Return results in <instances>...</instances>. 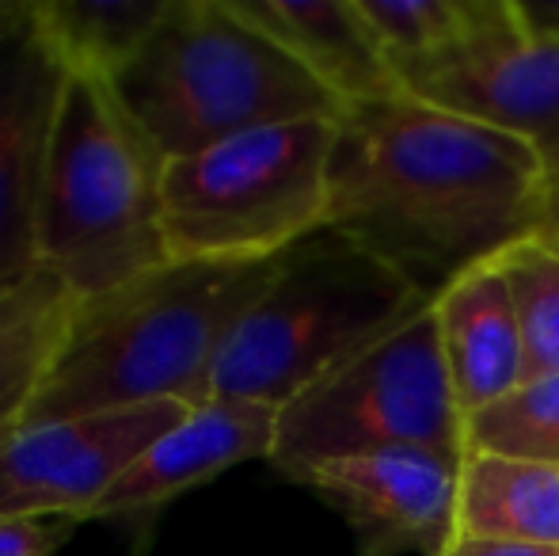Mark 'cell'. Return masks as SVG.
Returning <instances> with one entry per match:
<instances>
[{
	"label": "cell",
	"instance_id": "6da1fadb",
	"mask_svg": "<svg viewBox=\"0 0 559 556\" xmlns=\"http://www.w3.org/2000/svg\"><path fill=\"white\" fill-rule=\"evenodd\" d=\"M548 168L530 141L389 96L346 107L328 161V229L400 271L427 301L540 229Z\"/></svg>",
	"mask_w": 559,
	"mask_h": 556
},
{
	"label": "cell",
	"instance_id": "7a4b0ae2",
	"mask_svg": "<svg viewBox=\"0 0 559 556\" xmlns=\"http://www.w3.org/2000/svg\"><path fill=\"white\" fill-rule=\"evenodd\" d=\"M278 260H168L99 297L76 301L23 427L179 401H214V374L236 324L271 286Z\"/></svg>",
	"mask_w": 559,
	"mask_h": 556
},
{
	"label": "cell",
	"instance_id": "3957f363",
	"mask_svg": "<svg viewBox=\"0 0 559 556\" xmlns=\"http://www.w3.org/2000/svg\"><path fill=\"white\" fill-rule=\"evenodd\" d=\"M111 84L164 161L263 127L343 115L332 92L233 0H168Z\"/></svg>",
	"mask_w": 559,
	"mask_h": 556
},
{
	"label": "cell",
	"instance_id": "277c9868",
	"mask_svg": "<svg viewBox=\"0 0 559 556\" xmlns=\"http://www.w3.org/2000/svg\"><path fill=\"white\" fill-rule=\"evenodd\" d=\"M427 305L435 301L392 263L320 225L282 252L271 286L236 324L214 374V401L282 412Z\"/></svg>",
	"mask_w": 559,
	"mask_h": 556
},
{
	"label": "cell",
	"instance_id": "5b68a950",
	"mask_svg": "<svg viewBox=\"0 0 559 556\" xmlns=\"http://www.w3.org/2000/svg\"><path fill=\"white\" fill-rule=\"evenodd\" d=\"M164 153L107 76L69 69L38 210V263L76 301L168 263L160 225Z\"/></svg>",
	"mask_w": 559,
	"mask_h": 556
},
{
	"label": "cell",
	"instance_id": "8992f818",
	"mask_svg": "<svg viewBox=\"0 0 559 556\" xmlns=\"http://www.w3.org/2000/svg\"><path fill=\"white\" fill-rule=\"evenodd\" d=\"M338 119H305L228 138L164 164L168 260H274L328 217V161Z\"/></svg>",
	"mask_w": 559,
	"mask_h": 556
},
{
	"label": "cell",
	"instance_id": "52a82bcc",
	"mask_svg": "<svg viewBox=\"0 0 559 556\" xmlns=\"http://www.w3.org/2000/svg\"><path fill=\"white\" fill-rule=\"evenodd\" d=\"M400 446L464 458V412L449 386L435 305L289 401L271 465L297 481L324 461Z\"/></svg>",
	"mask_w": 559,
	"mask_h": 556
},
{
	"label": "cell",
	"instance_id": "ba28073f",
	"mask_svg": "<svg viewBox=\"0 0 559 556\" xmlns=\"http://www.w3.org/2000/svg\"><path fill=\"white\" fill-rule=\"evenodd\" d=\"M400 88L530 141L559 176V43L525 27L518 0H491L464 43L400 69Z\"/></svg>",
	"mask_w": 559,
	"mask_h": 556
},
{
	"label": "cell",
	"instance_id": "9c48e42d",
	"mask_svg": "<svg viewBox=\"0 0 559 556\" xmlns=\"http://www.w3.org/2000/svg\"><path fill=\"white\" fill-rule=\"evenodd\" d=\"M69 61L46 35L35 0L0 8V294L38 263V210Z\"/></svg>",
	"mask_w": 559,
	"mask_h": 556
},
{
	"label": "cell",
	"instance_id": "30bf717a",
	"mask_svg": "<svg viewBox=\"0 0 559 556\" xmlns=\"http://www.w3.org/2000/svg\"><path fill=\"white\" fill-rule=\"evenodd\" d=\"M191 412L153 401L20 427L0 446V519H92L118 476Z\"/></svg>",
	"mask_w": 559,
	"mask_h": 556
},
{
	"label": "cell",
	"instance_id": "8fae6325",
	"mask_svg": "<svg viewBox=\"0 0 559 556\" xmlns=\"http://www.w3.org/2000/svg\"><path fill=\"white\" fill-rule=\"evenodd\" d=\"M464 458L435 450H369L297 476L358 537V556H445L456 542Z\"/></svg>",
	"mask_w": 559,
	"mask_h": 556
},
{
	"label": "cell",
	"instance_id": "7c38bea8",
	"mask_svg": "<svg viewBox=\"0 0 559 556\" xmlns=\"http://www.w3.org/2000/svg\"><path fill=\"white\" fill-rule=\"evenodd\" d=\"M278 409L243 401H210L179 427L160 435L96 504L92 519H133L160 511L183 492L222 476L225 469L274 453Z\"/></svg>",
	"mask_w": 559,
	"mask_h": 556
},
{
	"label": "cell",
	"instance_id": "4fadbf2b",
	"mask_svg": "<svg viewBox=\"0 0 559 556\" xmlns=\"http://www.w3.org/2000/svg\"><path fill=\"white\" fill-rule=\"evenodd\" d=\"M449 386L464 419L502 401L525 381L522 324L499 260L468 271L435 297Z\"/></svg>",
	"mask_w": 559,
	"mask_h": 556
},
{
	"label": "cell",
	"instance_id": "5bb4252c",
	"mask_svg": "<svg viewBox=\"0 0 559 556\" xmlns=\"http://www.w3.org/2000/svg\"><path fill=\"white\" fill-rule=\"evenodd\" d=\"M346 107L400 96V76L358 0H233Z\"/></svg>",
	"mask_w": 559,
	"mask_h": 556
},
{
	"label": "cell",
	"instance_id": "9a60e30c",
	"mask_svg": "<svg viewBox=\"0 0 559 556\" xmlns=\"http://www.w3.org/2000/svg\"><path fill=\"white\" fill-rule=\"evenodd\" d=\"M456 537L559 549V469L499 453H464Z\"/></svg>",
	"mask_w": 559,
	"mask_h": 556
},
{
	"label": "cell",
	"instance_id": "2e32d148",
	"mask_svg": "<svg viewBox=\"0 0 559 556\" xmlns=\"http://www.w3.org/2000/svg\"><path fill=\"white\" fill-rule=\"evenodd\" d=\"M73 309L76 294L46 268L0 294V446L23 427L27 404L66 340Z\"/></svg>",
	"mask_w": 559,
	"mask_h": 556
},
{
	"label": "cell",
	"instance_id": "e0dca14e",
	"mask_svg": "<svg viewBox=\"0 0 559 556\" xmlns=\"http://www.w3.org/2000/svg\"><path fill=\"white\" fill-rule=\"evenodd\" d=\"M69 69L115 81L153 35L168 0H35Z\"/></svg>",
	"mask_w": 559,
	"mask_h": 556
},
{
	"label": "cell",
	"instance_id": "ac0fdd59",
	"mask_svg": "<svg viewBox=\"0 0 559 556\" xmlns=\"http://www.w3.org/2000/svg\"><path fill=\"white\" fill-rule=\"evenodd\" d=\"M464 453H499L559 469V374L522 381L514 393L464 419Z\"/></svg>",
	"mask_w": 559,
	"mask_h": 556
},
{
	"label": "cell",
	"instance_id": "d6986e66",
	"mask_svg": "<svg viewBox=\"0 0 559 556\" xmlns=\"http://www.w3.org/2000/svg\"><path fill=\"white\" fill-rule=\"evenodd\" d=\"M392 69L438 58L479 27L491 0H358Z\"/></svg>",
	"mask_w": 559,
	"mask_h": 556
},
{
	"label": "cell",
	"instance_id": "ffe728a7",
	"mask_svg": "<svg viewBox=\"0 0 559 556\" xmlns=\"http://www.w3.org/2000/svg\"><path fill=\"white\" fill-rule=\"evenodd\" d=\"M522 324L525 381L559 374V248L525 237L499 256Z\"/></svg>",
	"mask_w": 559,
	"mask_h": 556
},
{
	"label": "cell",
	"instance_id": "44dd1931",
	"mask_svg": "<svg viewBox=\"0 0 559 556\" xmlns=\"http://www.w3.org/2000/svg\"><path fill=\"white\" fill-rule=\"evenodd\" d=\"M69 530V519H0V556H53Z\"/></svg>",
	"mask_w": 559,
	"mask_h": 556
},
{
	"label": "cell",
	"instance_id": "7402d4cb",
	"mask_svg": "<svg viewBox=\"0 0 559 556\" xmlns=\"http://www.w3.org/2000/svg\"><path fill=\"white\" fill-rule=\"evenodd\" d=\"M445 556H559V549H552V545L491 542V537H456Z\"/></svg>",
	"mask_w": 559,
	"mask_h": 556
},
{
	"label": "cell",
	"instance_id": "603a6c76",
	"mask_svg": "<svg viewBox=\"0 0 559 556\" xmlns=\"http://www.w3.org/2000/svg\"><path fill=\"white\" fill-rule=\"evenodd\" d=\"M518 8L533 35L559 43V0H518Z\"/></svg>",
	"mask_w": 559,
	"mask_h": 556
},
{
	"label": "cell",
	"instance_id": "cb8c5ba5",
	"mask_svg": "<svg viewBox=\"0 0 559 556\" xmlns=\"http://www.w3.org/2000/svg\"><path fill=\"white\" fill-rule=\"evenodd\" d=\"M533 237L548 240L552 248H559V176H548V202H545V217H540V229Z\"/></svg>",
	"mask_w": 559,
	"mask_h": 556
},
{
	"label": "cell",
	"instance_id": "d4e9b609",
	"mask_svg": "<svg viewBox=\"0 0 559 556\" xmlns=\"http://www.w3.org/2000/svg\"><path fill=\"white\" fill-rule=\"evenodd\" d=\"M0 8H4V0H0Z\"/></svg>",
	"mask_w": 559,
	"mask_h": 556
}]
</instances>
